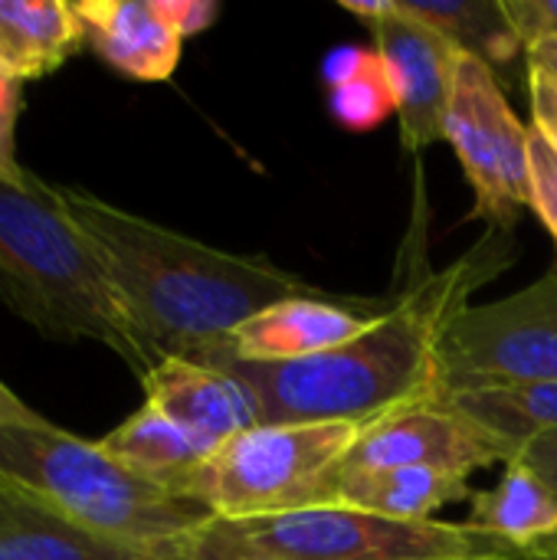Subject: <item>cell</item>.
Instances as JSON below:
<instances>
[{"mask_svg": "<svg viewBox=\"0 0 557 560\" xmlns=\"http://www.w3.org/2000/svg\"><path fill=\"white\" fill-rule=\"evenodd\" d=\"M486 246L473 249L446 272H427L417 285L394 295L378 328L335 351L246 364L223 361L259 400L269 427L282 423H374L394 410L423 404L440 394V341L469 292L489 279Z\"/></svg>", "mask_w": 557, "mask_h": 560, "instance_id": "2", "label": "cell"}, {"mask_svg": "<svg viewBox=\"0 0 557 560\" xmlns=\"http://www.w3.org/2000/svg\"><path fill=\"white\" fill-rule=\"evenodd\" d=\"M443 138L476 194L473 213L496 230H509L532 207L529 128L512 112L496 69L479 56L460 52L456 59Z\"/></svg>", "mask_w": 557, "mask_h": 560, "instance_id": "8", "label": "cell"}, {"mask_svg": "<svg viewBox=\"0 0 557 560\" xmlns=\"http://www.w3.org/2000/svg\"><path fill=\"white\" fill-rule=\"evenodd\" d=\"M542 381H557V266L529 289L460 308L440 341V394Z\"/></svg>", "mask_w": 557, "mask_h": 560, "instance_id": "7", "label": "cell"}, {"mask_svg": "<svg viewBox=\"0 0 557 560\" xmlns=\"http://www.w3.org/2000/svg\"><path fill=\"white\" fill-rule=\"evenodd\" d=\"M105 453L121 459L141 476H151L171 489L181 492V482L207 459L213 456L210 446H204L197 436L181 430L174 420L158 413L154 407L135 410L128 420H121L105 440H98Z\"/></svg>", "mask_w": 557, "mask_h": 560, "instance_id": "18", "label": "cell"}, {"mask_svg": "<svg viewBox=\"0 0 557 560\" xmlns=\"http://www.w3.org/2000/svg\"><path fill=\"white\" fill-rule=\"evenodd\" d=\"M394 299H338V295H299L276 302L243 322L227 351L213 361L279 364L302 361L341 345L358 341L384 322ZM210 364V368H213Z\"/></svg>", "mask_w": 557, "mask_h": 560, "instance_id": "11", "label": "cell"}, {"mask_svg": "<svg viewBox=\"0 0 557 560\" xmlns=\"http://www.w3.org/2000/svg\"><path fill=\"white\" fill-rule=\"evenodd\" d=\"M469 479L437 469H368L335 472L332 505L397 522H433L440 509L469 502Z\"/></svg>", "mask_w": 557, "mask_h": 560, "instance_id": "16", "label": "cell"}, {"mask_svg": "<svg viewBox=\"0 0 557 560\" xmlns=\"http://www.w3.org/2000/svg\"><path fill=\"white\" fill-rule=\"evenodd\" d=\"M341 7L361 16L374 33V49L381 52L397 95L404 148L420 154L443 141L460 49L433 26L401 13L394 0H341Z\"/></svg>", "mask_w": 557, "mask_h": 560, "instance_id": "10", "label": "cell"}, {"mask_svg": "<svg viewBox=\"0 0 557 560\" xmlns=\"http://www.w3.org/2000/svg\"><path fill=\"white\" fill-rule=\"evenodd\" d=\"M368 423L253 427L207 456L181 492L220 522H259L332 505V482Z\"/></svg>", "mask_w": 557, "mask_h": 560, "instance_id": "5", "label": "cell"}, {"mask_svg": "<svg viewBox=\"0 0 557 560\" xmlns=\"http://www.w3.org/2000/svg\"><path fill=\"white\" fill-rule=\"evenodd\" d=\"M59 197L92 240L154 364L164 358L213 364L256 312L299 295H328L266 256L207 246L89 190L59 187Z\"/></svg>", "mask_w": 557, "mask_h": 560, "instance_id": "1", "label": "cell"}, {"mask_svg": "<svg viewBox=\"0 0 557 560\" xmlns=\"http://www.w3.org/2000/svg\"><path fill=\"white\" fill-rule=\"evenodd\" d=\"M515 459H522L525 466H532V469L552 486V492L557 495V433L535 436L532 443H525V446L519 450Z\"/></svg>", "mask_w": 557, "mask_h": 560, "instance_id": "28", "label": "cell"}, {"mask_svg": "<svg viewBox=\"0 0 557 560\" xmlns=\"http://www.w3.org/2000/svg\"><path fill=\"white\" fill-rule=\"evenodd\" d=\"M529 184L532 210L557 240V148L535 128H529Z\"/></svg>", "mask_w": 557, "mask_h": 560, "instance_id": "22", "label": "cell"}, {"mask_svg": "<svg viewBox=\"0 0 557 560\" xmlns=\"http://www.w3.org/2000/svg\"><path fill=\"white\" fill-rule=\"evenodd\" d=\"M322 72L332 89V112L348 131H371L397 112V95L378 49L338 46L328 52Z\"/></svg>", "mask_w": 557, "mask_h": 560, "instance_id": "21", "label": "cell"}, {"mask_svg": "<svg viewBox=\"0 0 557 560\" xmlns=\"http://www.w3.org/2000/svg\"><path fill=\"white\" fill-rule=\"evenodd\" d=\"M177 560H266L253 555L233 532L227 522L213 518L184 551Z\"/></svg>", "mask_w": 557, "mask_h": 560, "instance_id": "25", "label": "cell"}, {"mask_svg": "<svg viewBox=\"0 0 557 560\" xmlns=\"http://www.w3.org/2000/svg\"><path fill=\"white\" fill-rule=\"evenodd\" d=\"M401 13L433 26L460 52L479 56L492 69L525 52L502 0H394Z\"/></svg>", "mask_w": 557, "mask_h": 560, "instance_id": "19", "label": "cell"}, {"mask_svg": "<svg viewBox=\"0 0 557 560\" xmlns=\"http://www.w3.org/2000/svg\"><path fill=\"white\" fill-rule=\"evenodd\" d=\"M515 456L512 443L463 417L443 397H430L368 423L338 472L437 469L469 479L479 469L509 466Z\"/></svg>", "mask_w": 557, "mask_h": 560, "instance_id": "9", "label": "cell"}, {"mask_svg": "<svg viewBox=\"0 0 557 560\" xmlns=\"http://www.w3.org/2000/svg\"><path fill=\"white\" fill-rule=\"evenodd\" d=\"M16 115H20V85L0 72V180L20 184L30 171L16 161Z\"/></svg>", "mask_w": 557, "mask_h": 560, "instance_id": "23", "label": "cell"}, {"mask_svg": "<svg viewBox=\"0 0 557 560\" xmlns=\"http://www.w3.org/2000/svg\"><path fill=\"white\" fill-rule=\"evenodd\" d=\"M466 525L492 541L532 551L557 538V495L532 466L512 459L492 489L473 492Z\"/></svg>", "mask_w": 557, "mask_h": 560, "instance_id": "17", "label": "cell"}, {"mask_svg": "<svg viewBox=\"0 0 557 560\" xmlns=\"http://www.w3.org/2000/svg\"><path fill=\"white\" fill-rule=\"evenodd\" d=\"M529 560H557V538L555 541H548V545L532 548V551H529Z\"/></svg>", "mask_w": 557, "mask_h": 560, "instance_id": "31", "label": "cell"}, {"mask_svg": "<svg viewBox=\"0 0 557 560\" xmlns=\"http://www.w3.org/2000/svg\"><path fill=\"white\" fill-rule=\"evenodd\" d=\"M141 387L148 407L174 420L213 453L233 436L263 427L256 394L227 368L164 358L141 377Z\"/></svg>", "mask_w": 557, "mask_h": 560, "instance_id": "12", "label": "cell"}, {"mask_svg": "<svg viewBox=\"0 0 557 560\" xmlns=\"http://www.w3.org/2000/svg\"><path fill=\"white\" fill-rule=\"evenodd\" d=\"M227 525L266 560H466L509 551L466 522H397L341 505Z\"/></svg>", "mask_w": 557, "mask_h": 560, "instance_id": "6", "label": "cell"}, {"mask_svg": "<svg viewBox=\"0 0 557 560\" xmlns=\"http://www.w3.org/2000/svg\"><path fill=\"white\" fill-rule=\"evenodd\" d=\"M502 3L525 49L538 39H557V0H502Z\"/></svg>", "mask_w": 557, "mask_h": 560, "instance_id": "24", "label": "cell"}, {"mask_svg": "<svg viewBox=\"0 0 557 560\" xmlns=\"http://www.w3.org/2000/svg\"><path fill=\"white\" fill-rule=\"evenodd\" d=\"M154 7L181 33V39L204 33L220 16V7L210 0H154Z\"/></svg>", "mask_w": 557, "mask_h": 560, "instance_id": "26", "label": "cell"}, {"mask_svg": "<svg viewBox=\"0 0 557 560\" xmlns=\"http://www.w3.org/2000/svg\"><path fill=\"white\" fill-rule=\"evenodd\" d=\"M85 43L115 72L135 82H164L181 62V33L158 13L154 0H82L72 3Z\"/></svg>", "mask_w": 557, "mask_h": 560, "instance_id": "13", "label": "cell"}, {"mask_svg": "<svg viewBox=\"0 0 557 560\" xmlns=\"http://www.w3.org/2000/svg\"><path fill=\"white\" fill-rule=\"evenodd\" d=\"M85 43V26L62 0H0V72L30 82L56 72Z\"/></svg>", "mask_w": 557, "mask_h": 560, "instance_id": "15", "label": "cell"}, {"mask_svg": "<svg viewBox=\"0 0 557 560\" xmlns=\"http://www.w3.org/2000/svg\"><path fill=\"white\" fill-rule=\"evenodd\" d=\"M529 89H532V115L535 131H542L557 148V79L552 72L529 66Z\"/></svg>", "mask_w": 557, "mask_h": 560, "instance_id": "27", "label": "cell"}, {"mask_svg": "<svg viewBox=\"0 0 557 560\" xmlns=\"http://www.w3.org/2000/svg\"><path fill=\"white\" fill-rule=\"evenodd\" d=\"M529 66H538L545 72H552L557 79V39H538L525 49Z\"/></svg>", "mask_w": 557, "mask_h": 560, "instance_id": "30", "label": "cell"}, {"mask_svg": "<svg viewBox=\"0 0 557 560\" xmlns=\"http://www.w3.org/2000/svg\"><path fill=\"white\" fill-rule=\"evenodd\" d=\"M463 417L476 420L499 440L522 450L535 436L557 433V381L542 384H512L466 394H440Z\"/></svg>", "mask_w": 557, "mask_h": 560, "instance_id": "20", "label": "cell"}, {"mask_svg": "<svg viewBox=\"0 0 557 560\" xmlns=\"http://www.w3.org/2000/svg\"><path fill=\"white\" fill-rule=\"evenodd\" d=\"M0 476L76 525L154 560H177L213 522L207 505L49 420L0 427Z\"/></svg>", "mask_w": 557, "mask_h": 560, "instance_id": "4", "label": "cell"}, {"mask_svg": "<svg viewBox=\"0 0 557 560\" xmlns=\"http://www.w3.org/2000/svg\"><path fill=\"white\" fill-rule=\"evenodd\" d=\"M0 560H154L108 541L0 476Z\"/></svg>", "mask_w": 557, "mask_h": 560, "instance_id": "14", "label": "cell"}, {"mask_svg": "<svg viewBox=\"0 0 557 560\" xmlns=\"http://www.w3.org/2000/svg\"><path fill=\"white\" fill-rule=\"evenodd\" d=\"M43 420L39 413H33L3 381H0V427H16V423H36Z\"/></svg>", "mask_w": 557, "mask_h": 560, "instance_id": "29", "label": "cell"}, {"mask_svg": "<svg viewBox=\"0 0 557 560\" xmlns=\"http://www.w3.org/2000/svg\"><path fill=\"white\" fill-rule=\"evenodd\" d=\"M466 560H529V551H515V548H509V551H499V555H483V558H466Z\"/></svg>", "mask_w": 557, "mask_h": 560, "instance_id": "32", "label": "cell"}, {"mask_svg": "<svg viewBox=\"0 0 557 560\" xmlns=\"http://www.w3.org/2000/svg\"><path fill=\"white\" fill-rule=\"evenodd\" d=\"M0 299L53 341H98L138 377L154 368L92 240L36 174L0 180Z\"/></svg>", "mask_w": 557, "mask_h": 560, "instance_id": "3", "label": "cell"}]
</instances>
